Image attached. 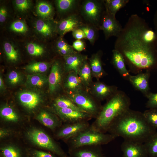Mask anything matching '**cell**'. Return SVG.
Here are the masks:
<instances>
[{
  "label": "cell",
  "mask_w": 157,
  "mask_h": 157,
  "mask_svg": "<svg viewBox=\"0 0 157 157\" xmlns=\"http://www.w3.org/2000/svg\"><path fill=\"white\" fill-rule=\"evenodd\" d=\"M107 132L124 140L144 143L156 131L143 113L130 108L114 121Z\"/></svg>",
  "instance_id": "cell-2"
},
{
  "label": "cell",
  "mask_w": 157,
  "mask_h": 157,
  "mask_svg": "<svg viewBox=\"0 0 157 157\" xmlns=\"http://www.w3.org/2000/svg\"><path fill=\"white\" fill-rule=\"evenodd\" d=\"M100 55L98 53L93 54L89 59V65L92 74L97 79H99L104 74Z\"/></svg>",
  "instance_id": "cell-23"
},
{
  "label": "cell",
  "mask_w": 157,
  "mask_h": 157,
  "mask_svg": "<svg viewBox=\"0 0 157 157\" xmlns=\"http://www.w3.org/2000/svg\"><path fill=\"white\" fill-rule=\"evenodd\" d=\"M78 28L83 31L86 38L89 40L90 43L94 44L97 36L96 31L94 28L89 25L84 24H83Z\"/></svg>",
  "instance_id": "cell-38"
},
{
  "label": "cell",
  "mask_w": 157,
  "mask_h": 157,
  "mask_svg": "<svg viewBox=\"0 0 157 157\" xmlns=\"http://www.w3.org/2000/svg\"><path fill=\"white\" fill-rule=\"evenodd\" d=\"M93 90L96 97L101 100L110 97L118 90L116 87L108 86L100 82L94 85Z\"/></svg>",
  "instance_id": "cell-19"
},
{
  "label": "cell",
  "mask_w": 157,
  "mask_h": 157,
  "mask_svg": "<svg viewBox=\"0 0 157 157\" xmlns=\"http://www.w3.org/2000/svg\"><path fill=\"white\" fill-rule=\"evenodd\" d=\"M18 98L22 105L30 110L35 109L41 101L40 95L32 92L25 91L21 92L19 94Z\"/></svg>",
  "instance_id": "cell-17"
},
{
  "label": "cell",
  "mask_w": 157,
  "mask_h": 157,
  "mask_svg": "<svg viewBox=\"0 0 157 157\" xmlns=\"http://www.w3.org/2000/svg\"><path fill=\"white\" fill-rule=\"evenodd\" d=\"M26 135L28 139L38 148L51 152L58 157H69L52 138L42 130L32 128L27 131Z\"/></svg>",
  "instance_id": "cell-5"
},
{
  "label": "cell",
  "mask_w": 157,
  "mask_h": 157,
  "mask_svg": "<svg viewBox=\"0 0 157 157\" xmlns=\"http://www.w3.org/2000/svg\"><path fill=\"white\" fill-rule=\"evenodd\" d=\"M8 79L9 82L11 84L15 85L19 83L21 80V76L16 72L12 71L9 74Z\"/></svg>",
  "instance_id": "cell-43"
},
{
  "label": "cell",
  "mask_w": 157,
  "mask_h": 157,
  "mask_svg": "<svg viewBox=\"0 0 157 157\" xmlns=\"http://www.w3.org/2000/svg\"><path fill=\"white\" fill-rule=\"evenodd\" d=\"M116 138L110 133L99 131L90 125L64 141L67 144L68 149H71L85 146L106 144Z\"/></svg>",
  "instance_id": "cell-4"
},
{
  "label": "cell",
  "mask_w": 157,
  "mask_h": 157,
  "mask_svg": "<svg viewBox=\"0 0 157 157\" xmlns=\"http://www.w3.org/2000/svg\"><path fill=\"white\" fill-rule=\"evenodd\" d=\"M99 27L103 31L106 40L113 36L118 37L123 28L115 17L107 12L105 10Z\"/></svg>",
  "instance_id": "cell-8"
},
{
  "label": "cell",
  "mask_w": 157,
  "mask_h": 157,
  "mask_svg": "<svg viewBox=\"0 0 157 157\" xmlns=\"http://www.w3.org/2000/svg\"><path fill=\"white\" fill-rule=\"evenodd\" d=\"M4 49L8 59L12 61H17L19 58L18 53L13 45L9 42L4 44Z\"/></svg>",
  "instance_id": "cell-37"
},
{
  "label": "cell",
  "mask_w": 157,
  "mask_h": 157,
  "mask_svg": "<svg viewBox=\"0 0 157 157\" xmlns=\"http://www.w3.org/2000/svg\"><path fill=\"white\" fill-rule=\"evenodd\" d=\"M83 24L78 16L72 14L60 21L56 26V31L61 36L72 31Z\"/></svg>",
  "instance_id": "cell-14"
},
{
  "label": "cell",
  "mask_w": 157,
  "mask_h": 157,
  "mask_svg": "<svg viewBox=\"0 0 157 157\" xmlns=\"http://www.w3.org/2000/svg\"><path fill=\"white\" fill-rule=\"evenodd\" d=\"M90 125L88 121L87 120L65 123L63 125H61L58 128L59 129L56 132L55 136L57 138L65 141L79 132L88 128Z\"/></svg>",
  "instance_id": "cell-9"
},
{
  "label": "cell",
  "mask_w": 157,
  "mask_h": 157,
  "mask_svg": "<svg viewBox=\"0 0 157 157\" xmlns=\"http://www.w3.org/2000/svg\"><path fill=\"white\" fill-rule=\"evenodd\" d=\"M10 29L14 32L21 33H25L28 30L26 24L20 20L13 22L10 25Z\"/></svg>",
  "instance_id": "cell-40"
},
{
  "label": "cell",
  "mask_w": 157,
  "mask_h": 157,
  "mask_svg": "<svg viewBox=\"0 0 157 157\" xmlns=\"http://www.w3.org/2000/svg\"><path fill=\"white\" fill-rule=\"evenodd\" d=\"M72 46L74 49L79 52L83 51L85 49L84 43L81 40H76L73 42Z\"/></svg>",
  "instance_id": "cell-44"
},
{
  "label": "cell",
  "mask_w": 157,
  "mask_h": 157,
  "mask_svg": "<svg viewBox=\"0 0 157 157\" xmlns=\"http://www.w3.org/2000/svg\"><path fill=\"white\" fill-rule=\"evenodd\" d=\"M144 117L148 123L152 127L157 128V109L150 108L143 113Z\"/></svg>",
  "instance_id": "cell-35"
},
{
  "label": "cell",
  "mask_w": 157,
  "mask_h": 157,
  "mask_svg": "<svg viewBox=\"0 0 157 157\" xmlns=\"http://www.w3.org/2000/svg\"><path fill=\"white\" fill-rule=\"evenodd\" d=\"M9 132L8 130L3 128H1L0 130V137L1 138H5L8 135Z\"/></svg>",
  "instance_id": "cell-47"
},
{
  "label": "cell",
  "mask_w": 157,
  "mask_h": 157,
  "mask_svg": "<svg viewBox=\"0 0 157 157\" xmlns=\"http://www.w3.org/2000/svg\"><path fill=\"white\" fill-rule=\"evenodd\" d=\"M27 81L31 86L38 88L43 87L48 82V79L45 76L40 74L28 76Z\"/></svg>",
  "instance_id": "cell-29"
},
{
  "label": "cell",
  "mask_w": 157,
  "mask_h": 157,
  "mask_svg": "<svg viewBox=\"0 0 157 157\" xmlns=\"http://www.w3.org/2000/svg\"><path fill=\"white\" fill-rule=\"evenodd\" d=\"M104 4V1L85 0L81 5V14L86 20L93 24L98 25L101 23L105 12H103Z\"/></svg>",
  "instance_id": "cell-7"
},
{
  "label": "cell",
  "mask_w": 157,
  "mask_h": 157,
  "mask_svg": "<svg viewBox=\"0 0 157 157\" xmlns=\"http://www.w3.org/2000/svg\"><path fill=\"white\" fill-rule=\"evenodd\" d=\"M78 74L81 78L83 84L88 86L91 81L92 72L90 66L85 60L79 69Z\"/></svg>",
  "instance_id": "cell-27"
},
{
  "label": "cell",
  "mask_w": 157,
  "mask_h": 157,
  "mask_svg": "<svg viewBox=\"0 0 157 157\" xmlns=\"http://www.w3.org/2000/svg\"><path fill=\"white\" fill-rule=\"evenodd\" d=\"M0 157H27L25 149L22 150L19 147L8 145L0 148Z\"/></svg>",
  "instance_id": "cell-24"
},
{
  "label": "cell",
  "mask_w": 157,
  "mask_h": 157,
  "mask_svg": "<svg viewBox=\"0 0 157 157\" xmlns=\"http://www.w3.org/2000/svg\"><path fill=\"white\" fill-rule=\"evenodd\" d=\"M0 116L4 120L8 122H15L19 119L18 115L10 107L5 106L0 110Z\"/></svg>",
  "instance_id": "cell-31"
},
{
  "label": "cell",
  "mask_w": 157,
  "mask_h": 157,
  "mask_svg": "<svg viewBox=\"0 0 157 157\" xmlns=\"http://www.w3.org/2000/svg\"><path fill=\"white\" fill-rule=\"evenodd\" d=\"M123 157H148L144 143L124 140L121 146Z\"/></svg>",
  "instance_id": "cell-11"
},
{
  "label": "cell",
  "mask_w": 157,
  "mask_h": 157,
  "mask_svg": "<svg viewBox=\"0 0 157 157\" xmlns=\"http://www.w3.org/2000/svg\"><path fill=\"white\" fill-rule=\"evenodd\" d=\"M100 145L83 146L68 149L69 157H105Z\"/></svg>",
  "instance_id": "cell-12"
},
{
  "label": "cell",
  "mask_w": 157,
  "mask_h": 157,
  "mask_svg": "<svg viewBox=\"0 0 157 157\" xmlns=\"http://www.w3.org/2000/svg\"><path fill=\"white\" fill-rule=\"evenodd\" d=\"M36 119L45 126L53 131L59 128L62 125V122L56 115L45 111L40 112Z\"/></svg>",
  "instance_id": "cell-18"
},
{
  "label": "cell",
  "mask_w": 157,
  "mask_h": 157,
  "mask_svg": "<svg viewBox=\"0 0 157 157\" xmlns=\"http://www.w3.org/2000/svg\"><path fill=\"white\" fill-rule=\"evenodd\" d=\"M129 0H106L104 1L105 11L115 17L117 11L124 7L129 2Z\"/></svg>",
  "instance_id": "cell-25"
},
{
  "label": "cell",
  "mask_w": 157,
  "mask_h": 157,
  "mask_svg": "<svg viewBox=\"0 0 157 157\" xmlns=\"http://www.w3.org/2000/svg\"><path fill=\"white\" fill-rule=\"evenodd\" d=\"M7 14V10L5 7L2 6L0 8V22L2 23L6 19Z\"/></svg>",
  "instance_id": "cell-46"
},
{
  "label": "cell",
  "mask_w": 157,
  "mask_h": 157,
  "mask_svg": "<svg viewBox=\"0 0 157 157\" xmlns=\"http://www.w3.org/2000/svg\"><path fill=\"white\" fill-rule=\"evenodd\" d=\"M53 106V107L57 108H70L84 112L69 97H61L56 98L54 101Z\"/></svg>",
  "instance_id": "cell-28"
},
{
  "label": "cell",
  "mask_w": 157,
  "mask_h": 157,
  "mask_svg": "<svg viewBox=\"0 0 157 157\" xmlns=\"http://www.w3.org/2000/svg\"><path fill=\"white\" fill-rule=\"evenodd\" d=\"M112 53L113 65L121 76L128 79L130 74L126 67L123 56L119 51L115 49L113 50Z\"/></svg>",
  "instance_id": "cell-20"
},
{
  "label": "cell",
  "mask_w": 157,
  "mask_h": 157,
  "mask_svg": "<svg viewBox=\"0 0 157 157\" xmlns=\"http://www.w3.org/2000/svg\"><path fill=\"white\" fill-rule=\"evenodd\" d=\"M148 100L146 104V108L157 109V93H154L150 92L146 96Z\"/></svg>",
  "instance_id": "cell-41"
},
{
  "label": "cell",
  "mask_w": 157,
  "mask_h": 157,
  "mask_svg": "<svg viewBox=\"0 0 157 157\" xmlns=\"http://www.w3.org/2000/svg\"><path fill=\"white\" fill-rule=\"evenodd\" d=\"M131 100L125 92L118 90L110 98L94 121L90 125L97 130L106 133L114 121L130 109Z\"/></svg>",
  "instance_id": "cell-3"
},
{
  "label": "cell",
  "mask_w": 157,
  "mask_h": 157,
  "mask_svg": "<svg viewBox=\"0 0 157 157\" xmlns=\"http://www.w3.org/2000/svg\"><path fill=\"white\" fill-rule=\"evenodd\" d=\"M0 88L1 89H3L4 88L3 82L1 76L0 77Z\"/></svg>",
  "instance_id": "cell-49"
},
{
  "label": "cell",
  "mask_w": 157,
  "mask_h": 157,
  "mask_svg": "<svg viewBox=\"0 0 157 157\" xmlns=\"http://www.w3.org/2000/svg\"><path fill=\"white\" fill-rule=\"evenodd\" d=\"M150 76V70H147L145 73H139L134 76L130 75L128 80L136 89L146 97L150 92L149 85Z\"/></svg>",
  "instance_id": "cell-13"
},
{
  "label": "cell",
  "mask_w": 157,
  "mask_h": 157,
  "mask_svg": "<svg viewBox=\"0 0 157 157\" xmlns=\"http://www.w3.org/2000/svg\"><path fill=\"white\" fill-rule=\"evenodd\" d=\"M62 73L60 65L57 62L52 65L48 79L49 89L51 93L55 92L60 86L62 80Z\"/></svg>",
  "instance_id": "cell-15"
},
{
  "label": "cell",
  "mask_w": 157,
  "mask_h": 157,
  "mask_svg": "<svg viewBox=\"0 0 157 157\" xmlns=\"http://www.w3.org/2000/svg\"><path fill=\"white\" fill-rule=\"evenodd\" d=\"M36 12L40 17L43 18H49L52 17L54 13L52 5L44 1L39 2L36 7Z\"/></svg>",
  "instance_id": "cell-26"
},
{
  "label": "cell",
  "mask_w": 157,
  "mask_h": 157,
  "mask_svg": "<svg viewBox=\"0 0 157 157\" xmlns=\"http://www.w3.org/2000/svg\"><path fill=\"white\" fill-rule=\"evenodd\" d=\"M56 47L57 51L64 56L76 52L74 50L72 46L68 44L62 38H60L57 41Z\"/></svg>",
  "instance_id": "cell-33"
},
{
  "label": "cell",
  "mask_w": 157,
  "mask_h": 157,
  "mask_svg": "<svg viewBox=\"0 0 157 157\" xmlns=\"http://www.w3.org/2000/svg\"><path fill=\"white\" fill-rule=\"evenodd\" d=\"M53 110L62 122L65 123L83 120L89 121L92 118L90 115L86 113L70 108H60L53 107Z\"/></svg>",
  "instance_id": "cell-10"
},
{
  "label": "cell",
  "mask_w": 157,
  "mask_h": 157,
  "mask_svg": "<svg viewBox=\"0 0 157 157\" xmlns=\"http://www.w3.org/2000/svg\"><path fill=\"white\" fill-rule=\"evenodd\" d=\"M15 2L16 8L21 11H24L29 9L31 5V1L28 0H16Z\"/></svg>",
  "instance_id": "cell-42"
},
{
  "label": "cell",
  "mask_w": 157,
  "mask_h": 157,
  "mask_svg": "<svg viewBox=\"0 0 157 157\" xmlns=\"http://www.w3.org/2000/svg\"><path fill=\"white\" fill-rule=\"evenodd\" d=\"M115 49L133 70L157 67V33L137 14L129 17L117 37Z\"/></svg>",
  "instance_id": "cell-1"
},
{
  "label": "cell",
  "mask_w": 157,
  "mask_h": 157,
  "mask_svg": "<svg viewBox=\"0 0 157 157\" xmlns=\"http://www.w3.org/2000/svg\"><path fill=\"white\" fill-rule=\"evenodd\" d=\"M78 1L76 0H57L56 4L58 11L65 13L72 10L75 8Z\"/></svg>",
  "instance_id": "cell-32"
},
{
  "label": "cell",
  "mask_w": 157,
  "mask_h": 157,
  "mask_svg": "<svg viewBox=\"0 0 157 157\" xmlns=\"http://www.w3.org/2000/svg\"><path fill=\"white\" fill-rule=\"evenodd\" d=\"M68 97L80 109L92 118L96 119L102 107L95 100L81 92L70 93Z\"/></svg>",
  "instance_id": "cell-6"
},
{
  "label": "cell",
  "mask_w": 157,
  "mask_h": 157,
  "mask_svg": "<svg viewBox=\"0 0 157 157\" xmlns=\"http://www.w3.org/2000/svg\"><path fill=\"white\" fill-rule=\"evenodd\" d=\"M27 49L28 53L32 56H38L42 55L44 52V49L41 46L34 43H28Z\"/></svg>",
  "instance_id": "cell-39"
},
{
  "label": "cell",
  "mask_w": 157,
  "mask_h": 157,
  "mask_svg": "<svg viewBox=\"0 0 157 157\" xmlns=\"http://www.w3.org/2000/svg\"><path fill=\"white\" fill-rule=\"evenodd\" d=\"M144 144L149 157H157V132L144 143Z\"/></svg>",
  "instance_id": "cell-30"
},
{
  "label": "cell",
  "mask_w": 157,
  "mask_h": 157,
  "mask_svg": "<svg viewBox=\"0 0 157 157\" xmlns=\"http://www.w3.org/2000/svg\"><path fill=\"white\" fill-rule=\"evenodd\" d=\"M83 85L78 74L74 72H70L67 76L65 86L70 93L81 92Z\"/></svg>",
  "instance_id": "cell-21"
},
{
  "label": "cell",
  "mask_w": 157,
  "mask_h": 157,
  "mask_svg": "<svg viewBox=\"0 0 157 157\" xmlns=\"http://www.w3.org/2000/svg\"><path fill=\"white\" fill-rule=\"evenodd\" d=\"M73 37L76 40H81L86 39L85 35L83 31L79 28H77L72 31Z\"/></svg>",
  "instance_id": "cell-45"
},
{
  "label": "cell",
  "mask_w": 157,
  "mask_h": 157,
  "mask_svg": "<svg viewBox=\"0 0 157 157\" xmlns=\"http://www.w3.org/2000/svg\"><path fill=\"white\" fill-rule=\"evenodd\" d=\"M49 64L44 62H36L31 63L26 67V69L33 73H43L48 69Z\"/></svg>",
  "instance_id": "cell-34"
},
{
  "label": "cell",
  "mask_w": 157,
  "mask_h": 157,
  "mask_svg": "<svg viewBox=\"0 0 157 157\" xmlns=\"http://www.w3.org/2000/svg\"><path fill=\"white\" fill-rule=\"evenodd\" d=\"M27 157H58L52 153L31 148L25 149Z\"/></svg>",
  "instance_id": "cell-36"
},
{
  "label": "cell",
  "mask_w": 157,
  "mask_h": 157,
  "mask_svg": "<svg viewBox=\"0 0 157 157\" xmlns=\"http://www.w3.org/2000/svg\"><path fill=\"white\" fill-rule=\"evenodd\" d=\"M65 67L68 72H74L78 74L81 67L86 60L87 57L76 52L70 55L64 56Z\"/></svg>",
  "instance_id": "cell-16"
},
{
  "label": "cell",
  "mask_w": 157,
  "mask_h": 157,
  "mask_svg": "<svg viewBox=\"0 0 157 157\" xmlns=\"http://www.w3.org/2000/svg\"><path fill=\"white\" fill-rule=\"evenodd\" d=\"M153 23L154 26L155 31L157 33V10L156 11L154 15Z\"/></svg>",
  "instance_id": "cell-48"
},
{
  "label": "cell",
  "mask_w": 157,
  "mask_h": 157,
  "mask_svg": "<svg viewBox=\"0 0 157 157\" xmlns=\"http://www.w3.org/2000/svg\"><path fill=\"white\" fill-rule=\"evenodd\" d=\"M35 25L37 31L45 37L52 36L56 30V26L55 27L50 22L41 19L37 20Z\"/></svg>",
  "instance_id": "cell-22"
}]
</instances>
